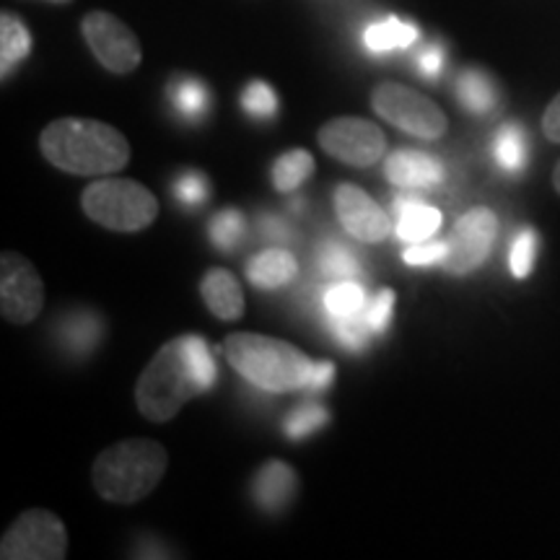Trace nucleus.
<instances>
[{"mask_svg": "<svg viewBox=\"0 0 560 560\" xmlns=\"http://www.w3.org/2000/svg\"><path fill=\"white\" fill-rule=\"evenodd\" d=\"M219 382L213 348L200 335H179L164 342L145 363L136 384L140 416L153 423H170L195 397L206 395Z\"/></svg>", "mask_w": 560, "mask_h": 560, "instance_id": "obj_1", "label": "nucleus"}, {"mask_svg": "<svg viewBox=\"0 0 560 560\" xmlns=\"http://www.w3.org/2000/svg\"><path fill=\"white\" fill-rule=\"evenodd\" d=\"M39 151L55 170L75 177H107L130 164V143L120 130L89 117H60L42 130Z\"/></svg>", "mask_w": 560, "mask_h": 560, "instance_id": "obj_2", "label": "nucleus"}, {"mask_svg": "<svg viewBox=\"0 0 560 560\" xmlns=\"http://www.w3.org/2000/svg\"><path fill=\"white\" fill-rule=\"evenodd\" d=\"M223 355L236 374L265 392L310 389L314 363L289 340L257 332H234L223 340Z\"/></svg>", "mask_w": 560, "mask_h": 560, "instance_id": "obj_3", "label": "nucleus"}, {"mask_svg": "<svg viewBox=\"0 0 560 560\" xmlns=\"http://www.w3.org/2000/svg\"><path fill=\"white\" fill-rule=\"evenodd\" d=\"M170 454L153 439H125L104 450L91 467V482L104 501L117 506L143 501L164 480Z\"/></svg>", "mask_w": 560, "mask_h": 560, "instance_id": "obj_4", "label": "nucleus"}, {"mask_svg": "<svg viewBox=\"0 0 560 560\" xmlns=\"http://www.w3.org/2000/svg\"><path fill=\"white\" fill-rule=\"evenodd\" d=\"M81 208L91 221L117 234H138L149 229L159 215L156 195L140 182L122 177L91 182L81 192Z\"/></svg>", "mask_w": 560, "mask_h": 560, "instance_id": "obj_5", "label": "nucleus"}, {"mask_svg": "<svg viewBox=\"0 0 560 560\" xmlns=\"http://www.w3.org/2000/svg\"><path fill=\"white\" fill-rule=\"evenodd\" d=\"M371 109L382 120H387L397 130L408 132L412 138L436 140L450 128V120H446L439 104H433L420 91L395 81L380 83V86L371 91Z\"/></svg>", "mask_w": 560, "mask_h": 560, "instance_id": "obj_6", "label": "nucleus"}, {"mask_svg": "<svg viewBox=\"0 0 560 560\" xmlns=\"http://www.w3.org/2000/svg\"><path fill=\"white\" fill-rule=\"evenodd\" d=\"M68 556V529L58 514L30 509L5 529L0 540L3 560H62Z\"/></svg>", "mask_w": 560, "mask_h": 560, "instance_id": "obj_7", "label": "nucleus"}, {"mask_svg": "<svg viewBox=\"0 0 560 560\" xmlns=\"http://www.w3.org/2000/svg\"><path fill=\"white\" fill-rule=\"evenodd\" d=\"M81 34L86 39L89 50L115 75H128L143 62V47L138 34L107 11H89L81 19Z\"/></svg>", "mask_w": 560, "mask_h": 560, "instance_id": "obj_8", "label": "nucleus"}, {"mask_svg": "<svg viewBox=\"0 0 560 560\" xmlns=\"http://www.w3.org/2000/svg\"><path fill=\"white\" fill-rule=\"evenodd\" d=\"M317 140L327 156L359 170L380 164L387 153V138L382 128L363 117H335L322 125Z\"/></svg>", "mask_w": 560, "mask_h": 560, "instance_id": "obj_9", "label": "nucleus"}, {"mask_svg": "<svg viewBox=\"0 0 560 560\" xmlns=\"http://www.w3.org/2000/svg\"><path fill=\"white\" fill-rule=\"evenodd\" d=\"M45 310V283L34 265L19 252L0 257V312L11 325H30Z\"/></svg>", "mask_w": 560, "mask_h": 560, "instance_id": "obj_10", "label": "nucleus"}, {"mask_svg": "<svg viewBox=\"0 0 560 560\" xmlns=\"http://www.w3.org/2000/svg\"><path fill=\"white\" fill-rule=\"evenodd\" d=\"M499 234V219L493 210L472 208L454 223L450 234V255L444 268L450 276H470L488 260Z\"/></svg>", "mask_w": 560, "mask_h": 560, "instance_id": "obj_11", "label": "nucleus"}, {"mask_svg": "<svg viewBox=\"0 0 560 560\" xmlns=\"http://www.w3.org/2000/svg\"><path fill=\"white\" fill-rule=\"evenodd\" d=\"M335 215H338L340 226L348 231L353 240L366 244H380L389 236V219L380 208V202L363 192L361 187L342 182L335 187Z\"/></svg>", "mask_w": 560, "mask_h": 560, "instance_id": "obj_12", "label": "nucleus"}, {"mask_svg": "<svg viewBox=\"0 0 560 560\" xmlns=\"http://www.w3.org/2000/svg\"><path fill=\"white\" fill-rule=\"evenodd\" d=\"M384 174H387L392 185L405 187V190H423V187L441 185L446 177V170L431 153L400 149L384 161Z\"/></svg>", "mask_w": 560, "mask_h": 560, "instance_id": "obj_13", "label": "nucleus"}, {"mask_svg": "<svg viewBox=\"0 0 560 560\" xmlns=\"http://www.w3.org/2000/svg\"><path fill=\"white\" fill-rule=\"evenodd\" d=\"M200 296L208 312L221 322H236L244 317V291L240 278L226 268H210L200 278Z\"/></svg>", "mask_w": 560, "mask_h": 560, "instance_id": "obj_14", "label": "nucleus"}, {"mask_svg": "<svg viewBox=\"0 0 560 560\" xmlns=\"http://www.w3.org/2000/svg\"><path fill=\"white\" fill-rule=\"evenodd\" d=\"M299 488V478L293 472L291 465L280 459H268L260 470L255 472V480H252V495H255V503L262 511H270V514H278L293 501Z\"/></svg>", "mask_w": 560, "mask_h": 560, "instance_id": "obj_15", "label": "nucleus"}, {"mask_svg": "<svg viewBox=\"0 0 560 560\" xmlns=\"http://www.w3.org/2000/svg\"><path fill=\"white\" fill-rule=\"evenodd\" d=\"M397 213V240L402 242H425L441 229V213L433 206H425L423 200L405 195V198L395 200Z\"/></svg>", "mask_w": 560, "mask_h": 560, "instance_id": "obj_16", "label": "nucleus"}, {"mask_svg": "<svg viewBox=\"0 0 560 560\" xmlns=\"http://www.w3.org/2000/svg\"><path fill=\"white\" fill-rule=\"evenodd\" d=\"M299 276V262L285 249H265L247 262V280L260 291H276Z\"/></svg>", "mask_w": 560, "mask_h": 560, "instance_id": "obj_17", "label": "nucleus"}, {"mask_svg": "<svg viewBox=\"0 0 560 560\" xmlns=\"http://www.w3.org/2000/svg\"><path fill=\"white\" fill-rule=\"evenodd\" d=\"M32 52V34L26 24L16 13L3 11L0 13V75L3 81L9 79L11 70L19 66L21 60L30 58Z\"/></svg>", "mask_w": 560, "mask_h": 560, "instance_id": "obj_18", "label": "nucleus"}, {"mask_svg": "<svg viewBox=\"0 0 560 560\" xmlns=\"http://www.w3.org/2000/svg\"><path fill=\"white\" fill-rule=\"evenodd\" d=\"M418 42V30L410 24V21H400L395 16L376 21L371 24L366 32H363V45H366L369 52H392V50H405V47L416 45Z\"/></svg>", "mask_w": 560, "mask_h": 560, "instance_id": "obj_19", "label": "nucleus"}, {"mask_svg": "<svg viewBox=\"0 0 560 560\" xmlns=\"http://www.w3.org/2000/svg\"><path fill=\"white\" fill-rule=\"evenodd\" d=\"M490 156H493L495 166L509 174H520L527 166L529 159V140L524 136L520 125H503L495 132L493 143H490Z\"/></svg>", "mask_w": 560, "mask_h": 560, "instance_id": "obj_20", "label": "nucleus"}, {"mask_svg": "<svg viewBox=\"0 0 560 560\" xmlns=\"http://www.w3.org/2000/svg\"><path fill=\"white\" fill-rule=\"evenodd\" d=\"M314 166H317L314 164V156L304 149L280 153L276 164H272V187L283 195L299 190V187L314 174Z\"/></svg>", "mask_w": 560, "mask_h": 560, "instance_id": "obj_21", "label": "nucleus"}, {"mask_svg": "<svg viewBox=\"0 0 560 560\" xmlns=\"http://www.w3.org/2000/svg\"><path fill=\"white\" fill-rule=\"evenodd\" d=\"M457 96L462 107L472 115H488L495 107L499 96H495L493 81L488 79L482 70H465L457 81Z\"/></svg>", "mask_w": 560, "mask_h": 560, "instance_id": "obj_22", "label": "nucleus"}, {"mask_svg": "<svg viewBox=\"0 0 560 560\" xmlns=\"http://www.w3.org/2000/svg\"><path fill=\"white\" fill-rule=\"evenodd\" d=\"M369 299L363 285L355 283V280H340L335 283L332 289H327L325 293V310L332 319H342V317H359L366 310Z\"/></svg>", "mask_w": 560, "mask_h": 560, "instance_id": "obj_23", "label": "nucleus"}, {"mask_svg": "<svg viewBox=\"0 0 560 560\" xmlns=\"http://www.w3.org/2000/svg\"><path fill=\"white\" fill-rule=\"evenodd\" d=\"M172 104L187 120H198L208 112V91L198 79L182 75L172 83Z\"/></svg>", "mask_w": 560, "mask_h": 560, "instance_id": "obj_24", "label": "nucleus"}, {"mask_svg": "<svg viewBox=\"0 0 560 560\" xmlns=\"http://www.w3.org/2000/svg\"><path fill=\"white\" fill-rule=\"evenodd\" d=\"M244 229H247V223H244V215L240 210L226 208L210 221V242H213L215 249L234 252L244 240Z\"/></svg>", "mask_w": 560, "mask_h": 560, "instance_id": "obj_25", "label": "nucleus"}, {"mask_svg": "<svg viewBox=\"0 0 560 560\" xmlns=\"http://www.w3.org/2000/svg\"><path fill=\"white\" fill-rule=\"evenodd\" d=\"M319 270L325 272L327 278L353 280L361 272V265L348 247H342L338 242H327L325 247L319 249Z\"/></svg>", "mask_w": 560, "mask_h": 560, "instance_id": "obj_26", "label": "nucleus"}, {"mask_svg": "<svg viewBox=\"0 0 560 560\" xmlns=\"http://www.w3.org/2000/svg\"><path fill=\"white\" fill-rule=\"evenodd\" d=\"M537 234L535 229H520L516 231L514 242L509 247V270L516 280H524L532 276L537 260Z\"/></svg>", "mask_w": 560, "mask_h": 560, "instance_id": "obj_27", "label": "nucleus"}, {"mask_svg": "<svg viewBox=\"0 0 560 560\" xmlns=\"http://www.w3.org/2000/svg\"><path fill=\"white\" fill-rule=\"evenodd\" d=\"M327 420H330V412H327L322 405L317 402H306V405H299L296 410L289 412V418L283 420V431L285 436L299 441V439H306L310 433L325 429Z\"/></svg>", "mask_w": 560, "mask_h": 560, "instance_id": "obj_28", "label": "nucleus"}, {"mask_svg": "<svg viewBox=\"0 0 560 560\" xmlns=\"http://www.w3.org/2000/svg\"><path fill=\"white\" fill-rule=\"evenodd\" d=\"M278 96L265 81H252L247 89L242 91V109L247 112L249 117H260V120H268V117L278 115Z\"/></svg>", "mask_w": 560, "mask_h": 560, "instance_id": "obj_29", "label": "nucleus"}, {"mask_svg": "<svg viewBox=\"0 0 560 560\" xmlns=\"http://www.w3.org/2000/svg\"><path fill=\"white\" fill-rule=\"evenodd\" d=\"M330 327L335 338L340 340V346H346L348 350H361L369 342V335H374L363 314H359V317H342V319L330 317Z\"/></svg>", "mask_w": 560, "mask_h": 560, "instance_id": "obj_30", "label": "nucleus"}, {"mask_svg": "<svg viewBox=\"0 0 560 560\" xmlns=\"http://www.w3.org/2000/svg\"><path fill=\"white\" fill-rule=\"evenodd\" d=\"M446 255H450V242H416L402 252L405 265L412 268H425V265H444Z\"/></svg>", "mask_w": 560, "mask_h": 560, "instance_id": "obj_31", "label": "nucleus"}, {"mask_svg": "<svg viewBox=\"0 0 560 560\" xmlns=\"http://www.w3.org/2000/svg\"><path fill=\"white\" fill-rule=\"evenodd\" d=\"M208 192H210L208 179L206 174L200 172H187L174 182V198H177L182 206H190V208L202 206V202L208 200Z\"/></svg>", "mask_w": 560, "mask_h": 560, "instance_id": "obj_32", "label": "nucleus"}, {"mask_svg": "<svg viewBox=\"0 0 560 560\" xmlns=\"http://www.w3.org/2000/svg\"><path fill=\"white\" fill-rule=\"evenodd\" d=\"M395 291L384 289L376 293L374 301H369L366 310H363V317H366L371 332L382 335L389 327L392 322V312H395Z\"/></svg>", "mask_w": 560, "mask_h": 560, "instance_id": "obj_33", "label": "nucleus"}, {"mask_svg": "<svg viewBox=\"0 0 560 560\" xmlns=\"http://www.w3.org/2000/svg\"><path fill=\"white\" fill-rule=\"evenodd\" d=\"M542 132L552 143H560V94L548 104L542 115Z\"/></svg>", "mask_w": 560, "mask_h": 560, "instance_id": "obj_34", "label": "nucleus"}, {"mask_svg": "<svg viewBox=\"0 0 560 560\" xmlns=\"http://www.w3.org/2000/svg\"><path fill=\"white\" fill-rule=\"evenodd\" d=\"M441 68H444V50H441V47H429V50H423V55H420V73L429 75V79H436Z\"/></svg>", "mask_w": 560, "mask_h": 560, "instance_id": "obj_35", "label": "nucleus"}, {"mask_svg": "<svg viewBox=\"0 0 560 560\" xmlns=\"http://www.w3.org/2000/svg\"><path fill=\"white\" fill-rule=\"evenodd\" d=\"M335 380V363L332 361H317L314 363V374L310 382V389H327Z\"/></svg>", "mask_w": 560, "mask_h": 560, "instance_id": "obj_36", "label": "nucleus"}, {"mask_svg": "<svg viewBox=\"0 0 560 560\" xmlns=\"http://www.w3.org/2000/svg\"><path fill=\"white\" fill-rule=\"evenodd\" d=\"M552 185H556V190L560 195V161H558V166H556V174H552Z\"/></svg>", "mask_w": 560, "mask_h": 560, "instance_id": "obj_37", "label": "nucleus"}, {"mask_svg": "<svg viewBox=\"0 0 560 560\" xmlns=\"http://www.w3.org/2000/svg\"><path fill=\"white\" fill-rule=\"evenodd\" d=\"M45 3H55V5H68V3H73V0H45Z\"/></svg>", "mask_w": 560, "mask_h": 560, "instance_id": "obj_38", "label": "nucleus"}]
</instances>
